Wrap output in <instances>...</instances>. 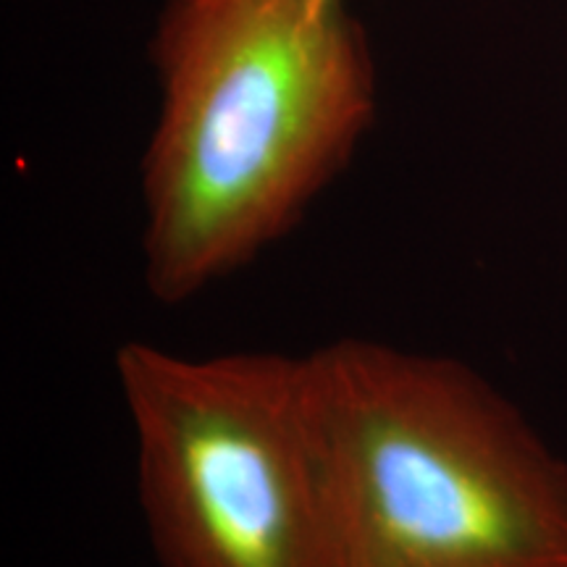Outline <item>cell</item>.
Wrapping results in <instances>:
<instances>
[{"label": "cell", "instance_id": "6da1fadb", "mask_svg": "<svg viewBox=\"0 0 567 567\" xmlns=\"http://www.w3.org/2000/svg\"><path fill=\"white\" fill-rule=\"evenodd\" d=\"M153 51L142 279L184 305L281 243L344 172L375 74L342 0H168Z\"/></svg>", "mask_w": 567, "mask_h": 567}, {"label": "cell", "instance_id": "7a4b0ae2", "mask_svg": "<svg viewBox=\"0 0 567 567\" xmlns=\"http://www.w3.org/2000/svg\"><path fill=\"white\" fill-rule=\"evenodd\" d=\"M339 567H567V463L463 360L308 352Z\"/></svg>", "mask_w": 567, "mask_h": 567}, {"label": "cell", "instance_id": "3957f363", "mask_svg": "<svg viewBox=\"0 0 567 567\" xmlns=\"http://www.w3.org/2000/svg\"><path fill=\"white\" fill-rule=\"evenodd\" d=\"M161 567H339L308 354L116 352Z\"/></svg>", "mask_w": 567, "mask_h": 567}]
</instances>
